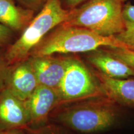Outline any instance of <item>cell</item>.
Segmentation results:
<instances>
[{
	"label": "cell",
	"mask_w": 134,
	"mask_h": 134,
	"mask_svg": "<svg viewBox=\"0 0 134 134\" xmlns=\"http://www.w3.org/2000/svg\"><path fill=\"white\" fill-rule=\"evenodd\" d=\"M122 114L119 104L103 96L60 104L50 114L48 122L70 132L91 134L114 127Z\"/></svg>",
	"instance_id": "obj_1"
},
{
	"label": "cell",
	"mask_w": 134,
	"mask_h": 134,
	"mask_svg": "<svg viewBox=\"0 0 134 134\" xmlns=\"http://www.w3.org/2000/svg\"><path fill=\"white\" fill-rule=\"evenodd\" d=\"M127 48L115 36H103L86 28L60 25L32 50L29 57L86 53L103 47ZM128 49V48H127Z\"/></svg>",
	"instance_id": "obj_2"
},
{
	"label": "cell",
	"mask_w": 134,
	"mask_h": 134,
	"mask_svg": "<svg viewBox=\"0 0 134 134\" xmlns=\"http://www.w3.org/2000/svg\"><path fill=\"white\" fill-rule=\"evenodd\" d=\"M70 9H65L62 0H47L41 11L30 21L21 36L4 51L9 65L24 61L50 31L63 24Z\"/></svg>",
	"instance_id": "obj_3"
},
{
	"label": "cell",
	"mask_w": 134,
	"mask_h": 134,
	"mask_svg": "<svg viewBox=\"0 0 134 134\" xmlns=\"http://www.w3.org/2000/svg\"><path fill=\"white\" fill-rule=\"evenodd\" d=\"M122 0H88L70 9L67 19L61 25L78 26L103 36H115L125 29Z\"/></svg>",
	"instance_id": "obj_4"
},
{
	"label": "cell",
	"mask_w": 134,
	"mask_h": 134,
	"mask_svg": "<svg viewBox=\"0 0 134 134\" xmlns=\"http://www.w3.org/2000/svg\"><path fill=\"white\" fill-rule=\"evenodd\" d=\"M58 92L60 104L105 96L94 71L75 56H67L66 71Z\"/></svg>",
	"instance_id": "obj_5"
},
{
	"label": "cell",
	"mask_w": 134,
	"mask_h": 134,
	"mask_svg": "<svg viewBox=\"0 0 134 134\" xmlns=\"http://www.w3.org/2000/svg\"><path fill=\"white\" fill-rule=\"evenodd\" d=\"M24 102L29 115V127H36L48 123L50 114L60 104V99L57 90L38 85Z\"/></svg>",
	"instance_id": "obj_6"
},
{
	"label": "cell",
	"mask_w": 134,
	"mask_h": 134,
	"mask_svg": "<svg viewBox=\"0 0 134 134\" xmlns=\"http://www.w3.org/2000/svg\"><path fill=\"white\" fill-rule=\"evenodd\" d=\"M29 60L38 85L58 90L66 71L67 56L44 55Z\"/></svg>",
	"instance_id": "obj_7"
},
{
	"label": "cell",
	"mask_w": 134,
	"mask_h": 134,
	"mask_svg": "<svg viewBox=\"0 0 134 134\" xmlns=\"http://www.w3.org/2000/svg\"><path fill=\"white\" fill-rule=\"evenodd\" d=\"M38 85L29 58L10 65L4 88L16 98L26 101Z\"/></svg>",
	"instance_id": "obj_8"
},
{
	"label": "cell",
	"mask_w": 134,
	"mask_h": 134,
	"mask_svg": "<svg viewBox=\"0 0 134 134\" xmlns=\"http://www.w3.org/2000/svg\"><path fill=\"white\" fill-rule=\"evenodd\" d=\"M25 102L4 88L0 93V132L29 127Z\"/></svg>",
	"instance_id": "obj_9"
},
{
	"label": "cell",
	"mask_w": 134,
	"mask_h": 134,
	"mask_svg": "<svg viewBox=\"0 0 134 134\" xmlns=\"http://www.w3.org/2000/svg\"><path fill=\"white\" fill-rule=\"evenodd\" d=\"M86 60L97 71L113 78H128L134 76V69L117 59L105 49L89 52Z\"/></svg>",
	"instance_id": "obj_10"
},
{
	"label": "cell",
	"mask_w": 134,
	"mask_h": 134,
	"mask_svg": "<svg viewBox=\"0 0 134 134\" xmlns=\"http://www.w3.org/2000/svg\"><path fill=\"white\" fill-rule=\"evenodd\" d=\"M105 96L120 105L134 108V79L113 78L94 71Z\"/></svg>",
	"instance_id": "obj_11"
},
{
	"label": "cell",
	"mask_w": 134,
	"mask_h": 134,
	"mask_svg": "<svg viewBox=\"0 0 134 134\" xmlns=\"http://www.w3.org/2000/svg\"><path fill=\"white\" fill-rule=\"evenodd\" d=\"M32 16V10L19 7L13 0H0V24L18 31L26 27Z\"/></svg>",
	"instance_id": "obj_12"
},
{
	"label": "cell",
	"mask_w": 134,
	"mask_h": 134,
	"mask_svg": "<svg viewBox=\"0 0 134 134\" xmlns=\"http://www.w3.org/2000/svg\"><path fill=\"white\" fill-rule=\"evenodd\" d=\"M24 130L26 134H71L63 127L50 122L39 127H27Z\"/></svg>",
	"instance_id": "obj_13"
},
{
	"label": "cell",
	"mask_w": 134,
	"mask_h": 134,
	"mask_svg": "<svg viewBox=\"0 0 134 134\" xmlns=\"http://www.w3.org/2000/svg\"><path fill=\"white\" fill-rule=\"evenodd\" d=\"M109 53L134 69V50L109 47H104Z\"/></svg>",
	"instance_id": "obj_14"
},
{
	"label": "cell",
	"mask_w": 134,
	"mask_h": 134,
	"mask_svg": "<svg viewBox=\"0 0 134 134\" xmlns=\"http://www.w3.org/2000/svg\"><path fill=\"white\" fill-rule=\"evenodd\" d=\"M115 37L128 49L134 50V23L125 21V29L121 33L115 35Z\"/></svg>",
	"instance_id": "obj_15"
},
{
	"label": "cell",
	"mask_w": 134,
	"mask_h": 134,
	"mask_svg": "<svg viewBox=\"0 0 134 134\" xmlns=\"http://www.w3.org/2000/svg\"><path fill=\"white\" fill-rule=\"evenodd\" d=\"M9 66L5 58L4 52L0 50V93L4 88L5 81Z\"/></svg>",
	"instance_id": "obj_16"
},
{
	"label": "cell",
	"mask_w": 134,
	"mask_h": 134,
	"mask_svg": "<svg viewBox=\"0 0 134 134\" xmlns=\"http://www.w3.org/2000/svg\"><path fill=\"white\" fill-rule=\"evenodd\" d=\"M12 37V32L9 28L0 24V47L6 46Z\"/></svg>",
	"instance_id": "obj_17"
},
{
	"label": "cell",
	"mask_w": 134,
	"mask_h": 134,
	"mask_svg": "<svg viewBox=\"0 0 134 134\" xmlns=\"http://www.w3.org/2000/svg\"><path fill=\"white\" fill-rule=\"evenodd\" d=\"M122 16L125 21L134 23V5L127 4L124 6Z\"/></svg>",
	"instance_id": "obj_18"
},
{
	"label": "cell",
	"mask_w": 134,
	"mask_h": 134,
	"mask_svg": "<svg viewBox=\"0 0 134 134\" xmlns=\"http://www.w3.org/2000/svg\"><path fill=\"white\" fill-rule=\"evenodd\" d=\"M20 3L24 5L29 9H34L38 8L42 3H45L47 0H18Z\"/></svg>",
	"instance_id": "obj_19"
},
{
	"label": "cell",
	"mask_w": 134,
	"mask_h": 134,
	"mask_svg": "<svg viewBox=\"0 0 134 134\" xmlns=\"http://www.w3.org/2000/svg\"><path fill=\"white\" fill-rule=\"evenodd\" d=\"M87 1L88 0H63V2L65 7L68 8V9H72Z\"/></svg>",
	"instance_id": "obj_20"
},
{
	"label": "cell",
	"mask_w": 134,
	"mask_h": 134,
	"mask_svg": "<svg viewBox=\"0 0 134 134\" xmlns=\"http://www.w3.org/2000/svg\"><path fill=\"white\" fill-rule=\"evenodd\" d=\"M0 134H26L24 129H14L8 131L1 132Z\"/></svg>",
	"instance_id": "obj_21"
},
{
	"label": "cell",
	"mask_w": 134,
	"mask_h": 134,
	"mask_svg": "<svg viewBox=\"0 0 134 134\" xmlns=\"http://www.w3.org/2000/svg\"><path fill=\"white\" fill-rule=\"evenodd\" d=\"M129 1V0H122L123 3H124V2H125V1Z\"/></svg>",
	"instance_id": "obj_22"
}]
</instances>
